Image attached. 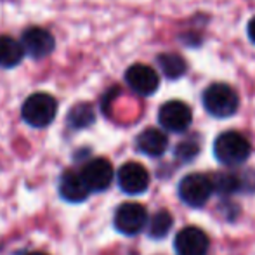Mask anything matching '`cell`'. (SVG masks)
<instances>
[{
	"mask_svg": "<svg viewBox=\"0 0 255 255\" xmlns=\"http://www.w3.org/2000/svg\"><path fill=\"white\" fill-rule=\"evenodd\" d=\"M125 82L139 96H151L160 85L158 73L146 64H132L125 73Z\"/></svg>",
	"mask_w": 255,
	"mask_h": 255,
	"instance_id": "30bf717a",
	"label": "cell"
},
{
	"mask_svg": "<svg viewBox=\"0 0 255 255\" xmlns=\"http://www.w3.org/2000/svg\"><path fill=\"white\" fill-rule=\"evenodd\" d=\"M158 122L168 132H186L193 122L191 108L182 101H168L158 111Z\"/></svg>",
	"mask_w": 255,
	"mask_h": 255,
	"instance_id": "8992f818",
	"label": "cell"
},
{
	"mask_svg": "<svg viewBox=\"0 0 255 255\" xmlns=\"http://www.w3.org/2000/svg\"><path fill=\"white\" fill-rule=\"evenodd\" d=\"M252 153L249 139L240 132H224L214 142V154L222 165H242Z\"/></svg>",
	"mask_w": 255,
	"mask_h": 255,
	"instance_id": "6da1fadb",
	"label": "cell"
},
{
	"mask_svg": "<svg viewBox=\"0 0 255 255\" xmlns=\"http://www.w3.org/2000/svg\"><path fill=\"white\" fill-rule=\"evenodd\" d=\"M158 66L163 71L165 77L175 80V78L182 77L186 73L188 64L179 54H160L158 56Z\"/></svg>",
	"mask_w": 255,
	"mask_h": 255,
	"instance_id": "9a60e30c",
	"label": "cell"
},
{
	"mask_svg": "<svg viewBox=\"0 0 255 255\" xmlns=\"http://www.w3.org/2000/svg\"><path fill=\"white\" fill-rule=\"evenodd\" d=\"M23 49L35 59L49 56L54 51V37L44 28H30L21 37Z\"/></svg>",
	"mask_w": 255,
	"mask_h": 255,
	"instance_id": "8fae6325",
	"label": "cell"
},
{
	"mask_svg": "<svg viewBox=\"0 0 255 255\" xmlns=\"http://www.w3.org/2000/svg\"><path fill=\"white\" fill-rule=\"evenodd\" d=\"M28 255H47V254H44V252H31V254H28Z\"/></svg>",
	"mask_w": 255,
	"mask_h": 255,
	"instance_id": "44dd1931",
	"label": "cell"
},
{
	"mask_svg": "<svg viewBox=\"0 0 255 255\" xmlns=\"http://www.w3.org/2000/svg\"><path fill=\"white\" fill-rule=\"evenodd\" d=\"M200 151V146L195 139H188L184 142H179L177 148H175V156L181 158L182 161H189L198 154Z\"/></svg>",
	"mask_w": 255,
	"mask_h": 255,
	"instance_id": "d6986e66",
	"label": "cell"
},
{
	"mask_svg": "<svg viewBox=\"0 0 255 255\" xmlns=\"http://www.w3.org/2000/svg\"><path fill=\"white\" fill-rule=\"evenodd\" d=\"M23 44L16 42L12 37H0V66L14 68L23 59Z\"/></svg>",
	"mask_w": 255,
	"mask_h": 255,
	"instance_id": "5bb4252c",
	"label": "cell"
},
{
	"mask_svg": "<svg viewBox=\"0 0 255 255\" xmlns=\"http://www.w3.org/2000/svg\"><path fill=\"white\" fill-rule=\"evenodd\" d=\"M68 122L75 128H85L94 122V111H92V108L89 104H77L71 110Z\"/></svg>",
	"mask_w": 255,
	"mask_h": 255,
	"instance_id": "ac0fdd59",
	"label": "cell"
},
{
	"mask_svg": "<svg viewBox=\"0 0 255 255\" xmlns=\"http://www.w3.org/2000/svg\"><path fill=\"white\" fill-rule=\"evenodd\" d=\"M146 224H148V212L141 203H122L115 212V228L122 235L134 236L141 233L146 228Z\"/></svg>",
	"mask_w": 255,
	"mask_h": 255,
	"instance_id": "277c9868",
	"label": "cell"
},
{
	"mask_svg": "<svg viewBox=\"0 0 255 255\" xmlns=\"http://www.w3.org/2000/svg\"><path fill=\"white\" fill-rule=\"evenodd\" d=\"M212 191V179L203 174H189L179 182V198L189 207H203L210 198Z\"/></svg>",
	"mask_w": 255,
	"mask_h": 255,
	"instance_id": "5b68a950",
	"label": "cell"
},
{
	"mask_svg": "<svg viewBox=\"0 0 255 255\" xmlns=\"http://www.w3.org/2000/svg\"><path fill=\"white\" fill-rule=\"evenodd\" d=\"M249 37H250V40L255 44V17L249 23Z\"/></svg>",
	"mask_w": 255,
	"mask_h": 255,
	"instance_id": "ffe728a7",
	"label": "cell"
},
{
	"mask_svg": "<svg viewBox=\"0 0 255 255\" xmlns=\"http://www.w3.org/2000/svg\"><path fill=\"white\" fill-rule=\"evenodd\" d=\"M137 149L141 153H144L146 156H151V158H156V156H161L168 148V139L160 128H146L142 130L141 134L137 135Z\"/></svg>",
	"mask_w": 255,
	"mask_h": 255,
	"instance_id": "4fadbf2b",
	"label": "cell"
},
{
	"mask_svg": "<svg viewBox=\"0 0 255 255\" xmlns=\"http://www.w3.org/2000/svg\"><path fill=\"white\" fill-rule=\"evenodd\" d=\"M172 224H174V219L168 214L167 210H158L156 214L149 219V226H148V233L151 238H165L170 231Z\"/></svg>",
	"mask_w": 255,
	"mask_h": 255,
	"instance_id": "2e32d148",
	"label": "cell"
},
{
	"mask_svg": "<svg viewBox=\"0 0 255 255\" xmlns=\"http://www.w3.org/2000/svg\"><path fill=\"white\" fill-rule=\"evenodd\" d=\"M82 177L91 191H104L113 182V167L106 158H94L82 168Z\"/></svg>",
	"mask_w": 255,
	"mask_h": 255,
	"instance_id": "9c48e42d",
	"label": "cell"
},
{
	"mask_svg": "<svg viewBox=\"0 0 255 255\" xmlns=\"http://www.w3.org/2000/svg\"><path fill=\"white\" fill-rule=\"evenodd\" d=\"M208 240L207 233L195 226L181 229L174 240V249L177 255H205L208 252Z\"/></svg>",
	"mask_w": 255,
	"mask_h": 255,
	"instance_id": "ba28073f",
	"label": "cell"
},
{
	"mask_svg": "<svg viewBox=\"0 0 255 255\" xmlns=\"http://www.w3.org/2000/svg\"><path fill=\"white\" fill-rule=\"evenodd\" d=\"M56 113H57V101L51 94H45V92L31 94L24 101L23 110H21L23 120L28 125L37 128H44L47 125H51L54 118H56Z\"/></svg>",
	"mask_w": 255,
	"mask_h": 255,
	"instance_id": "7a4b0ae2",
	"label": "cell"
},
{
	"mask_svg": "<svg viewBox=\"0 0 255 255\" xmlns=\"http://www.w3.org/2000/svg\"><path fill=\"white\" fill-rule=\"evenodd\" d=\"M212 186L214 191L221 195H231L242 189L243 179L240 177V174H215V177L212 179Z\"/></svg>",
	"mask_w": 255,
	"mask_h": 255,
	"instance_id": "e0dca14e",
	"label": "cell"
},
{
	"mask_svg": "<svg viewBox=\"0 0 255 255\" xmlns=\"http://www.w3.org/2000/svg\"><path fill=\"white\" fill-rule=\"evenodd\" d=\"M238 94L226 84H212L203 92V106L212 117L228 118L238 110Z\"/></svg>",
	"mask_w": 255,
	"mask_h": 255,
	"instance_id": "3957f363",
	"label": "cell"
},
{
	"mask_svg": "<svg viewBox=\"0 0 255 255\" xmlns=\"http://www.w3.org/2000/svg\"><path fill=\"white\" fill-rule=\"evenodd\" d=\"M89 193H91V189L85 184L82 174H77V172H73V170L64 172L59 182L61 198L70 203H80V202H84V200H87Z\"/></svg>",
	"mask_w": 255,
	"mask_h": 255,
	"instance_id": "7c38bea8",
	"label": "cell"
},
{
	"mask_svg": "<svg viewBox=\"0 0 255 255\" xmlns=\"http://www.w3.org/2000/svg\"><path fill=\"white\" fill-rule=\"evenodd\" d=\"M118 186L127 195H141L149 186V174L137 161H127L118 168Z\"/></svg>",
	"mask_w": 255,
	"mask_h": 255,
	"instance_id": "52a82bcc",
	"label": "cell"
}]
</instances>
